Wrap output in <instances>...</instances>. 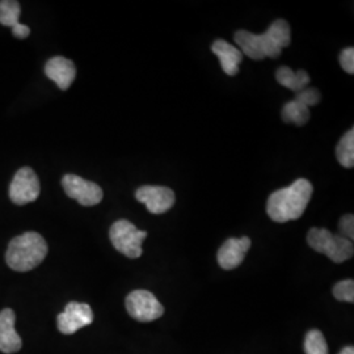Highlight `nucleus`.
I'll return each instance as SVG.
<instances>
[{
    "mask_svg": "<svg viewBox=\"0 0 354 354\" xmlns=\"http://www.w3.org/2000/svg\"><path fill=\"white\" fill-rule=\"evenodd\" d=\"M93 322V311L91 306L79 302H70L64 313L57 317V326L64 335H73Z\"/></svg>",
    "mask_w": 354,
    "mask_h": 354,
    "instance_id": "1a4fd4ad",
    "label": "nucleus"
},
{
    "mask_svg": "<svg viewBox=\"0 0 354 354\" xmlns=\"http://www.w3.org/2000/svg\"><path fill=\"white\" fill-rule=\"evenodd\" d=\"M307 243L314 251L327 254L336 264H342L353 256V241L335 235L327 228H311L307 234Z\"/></svg>",
    "mask_w": 354,
    "mask_h": 354,
    "instance_id": "20e7f679",
    "label": "nucleus"
},
{
    "mask_svg": "<svg viewBox=\"0 0 354 354\" xmlns=\"http://www.w3.org/2000/svg\"><path fill=\"white\" fill-rule=\"evenodd\" d=\"M295 100L304 102V105H307L310 108V106H314V105L319 104L320 93H319L317 88H304L297 93Z\"/></svg>",
    "mask_w": 354,
    "mask_h": 354,
    "instance_id": "412c9836",
    "label": "nucleus"
},
{
    "mask_svg": "<svg viewBox=\"0 0 354 354\" xmlns=\"http://www.w3.org/2000/svg\"><path fill=\"white\" fill-rule=\"evenodd\" d=\"M314 193L313 184L306 178L295 180L290 187L273 192L266 203V213L277 223L299 219Z\"/></svg>",
    "mask_w": 354,
    "mask_h": 354,
    "instance_id": "f03ea898",
    "label": "nucleus"
},
{
    "mask_svg": "<svg viewBox=\"0 0 354 354\" xmlns=\"http://www.w3.org/2000/svg\"><path fill=\"white\" fill-rule=\"evenodd\" d=\"M13 36L16 38H26L30 35V29L26 24H16L12 28Z\"/></svg>",
    "mask_w": 354,
    "mask_h": 354,
    "instance_id": "b1692460",
    "label": "nucleus"
},
{
    "mask_svg": "<svg viewBox=\"0 0 354 354\" xmlns=\"http://www.w3.org/2000/svg\"><path fill=\"white\" fill-rule=\"evenodd\" d=\"M235 42L248 58L261 61L264 58H279L283 48L291 42L290 26L279 19L268 28L263 35H253L247 30H239L235 35Z\"/></svg>",
    "mask_w": 354,
    "mask_h": 354,
    "instance_id": "f257e3e1",
    "label": "nucleus"
},
{
    "mask_svg": "<svg viewBox=\"0 0 354 354\" xmlns=\"http://www.w3.org/2000/svg\"><path fill=\"white\" fill-rule=\"evenodd\" d=\"M109 238L118 252L129 259H138L143 253L142 243L147 238V232L140 231L127 219H120L112 225Z\"/></svg>",
    "mask_w": 354,
    "mask_h": 354,
    "instance_id": "39448f33",
    "label": "nucleus"
},
{
    "mask_svg": "<svg viewBox=\"0 0 354 354\" xmlns=\"http://www.w3.org/2000/svg\"><path fill=\"white\" fill-rule=\"evenodd\" d=\"M339 354H354V348L353 346H346Z\"/></svg>",
    "mask_w": 354,
    "mask_h": 354,
    "instance_id": "393cba45",
    "label": "nucleus"
},
{
    "mask_svg": "<svg viewBox=\"0 0 354 354\" xmlns=\"http://www.w3.org/2000/svg\"><path fill=\"white\" fill-rule=\"evenodd\" d=\"M339 228L342 238L353 241L354 239V218L352 214H345L339 222Z\"/></svg>",
    "mask_w": 354,
    "mask_h": 354,
    "instance_id": "4be33fe9",
    "label": "nucleus"
},
{
    "mask_svg": "<svg viewBox=\"0 0 354 354\" xmlns=\"http://www.w3.org/2000/svg\"><path fill=\"white\" fill-rule=\"evenodd\" d=\"M212 51L219 58L223 71L230 76L236 75L239 73V64L243 61L241 51L227 41L216 39L212 45Z\"/></svg>",
    "mask_w": 354,
    "mask_h": 354,
    "instance_id": "4468645a",
    "label": "nucleus"
},
{
    "mask_svg": "<svg viewBox=\"0 0 354 354\" xmlns=\"http://www.w3.org/2000/svg\"><path fill=\"white\" fill-rule=\"evenodd\" d=\"M15 313L11 308L0 311V352L16 353L21 349L23 342L15 329Z\"/></svg>",
    "mask_w": 354,
    "mask_h": 354,
    "instance_id": "f8f14e48",
    "label": "nucleus"
},
{
    "mask_svg": "<svg viewBox=\"0 0 354 354\" xmlns=\"http://www.w3.org/2000/svg\"><path fill=\"white\" fill-rule=\"evenodd\" d=\"M336 158L345 168H353L354 165V130L345 133L336 146Z\"/></svg>",
    "mask_w": 354,
    "mask_h": 354,
    "instance_id": "f3484780",
    "label": "nucleus"
},
{
    "mask_svg": "<svg viewBox=\"0 0 354 354\" xmlns=\"http://www.w3.org/2000/svg\"><path fill=\"white\" fill-rule=\"evenodd\" d=\"M21 8L16 0H1L0 1V24L4 26H15L19 24Z\"/></svg>",
    "mask_w": 354,
    "mask_h": 354,
    "instance_id": "6ab92c4d",
    "label": "nucleus"
},
{
    "mask_svg": "<svg viewBox=\"0 0 354 354\" xmlns=\"http://www.w3.org/2000/svg\"><path fill=\"white\" fill-rule=\"evenodd\" d=\"M41 192L37 175L29 167H24L16 172L10 185V198L16 205H26L36 201Z\"/></svg>",
    "mask_w": 354,
    "mask_h": 354,
    "instance_id": "0eeeda50",
    "label": "nucleus"
},
{
    "mask_svg": "<svg viewBox=\"0 0 354 354\" xmlns=\"http://www.w3.org/2000/svg\"><path fill=\"white\" fill-rule=\"evenodd\" d=\"M306 354H328V345L324 335L319 329H311L307 332L304 339Z\"/></svg>",
    "mask_w": 354,
    "mask_h": 354,
    "instance_id": "a211bd4d",
    "label": "nucleus"
},
{
    "mask_svg": "<svg viewBox=\"0 0 354 354\" xmlns=\"http://www.w3.org/2000/svg\"><path fill=\"white\" fill-rule=\"evenodd\" d=\"M62 187L70 198H74L83 206H95L102 203L104 197V192L97 184L71 174L64 176Z\"/></svg>",
    "mask_w": 354,
    "mask_h": 354,
    "instance_id": "6e6552de",
    "label": "nucleus"
},
{
    "mask_svg": "<svg viewBox=\"0 0 354 354\" xmlns=\"http://www.w3.org/2000/svg\"><path fill=\"white\" fill-rule=\"evenodd\" d=\"M136 198L140 203H145L147 210L152 214L167 213L175 205L176 197L174 190L167 187H153L145 185L136 192Z\"/></svg>",
    "mask_w": 354,
    "mask_h": 354,
    "instance_id": "9d476101",
    "label": "nucleus"
},
{
    "mask_svg": "<svg viewBox=\"0 0 354 354\" xmlns=\"http://www.w3.org/2000/svg\"><path fill=\"white\" fill-rule=\"evenodd\" d=\"M282 120L286 124H294L297 127H304L310 120V111L308 106L304 105V102L298 100H291L283 105L282 109Z\"/></svg>",
    "mask_w": 354,
    "mask_h": 354,
    "instance_id": "dca6fc26",
    "label": "nucleus"
},
{
    "mask_svg": "<svg viewBox=\"0 0 354 354\" xmlns=\"http://www.w3.org/2000/svg\"><path fill=\"white\" fill-rule=\"evenodd\" d=\"M276 79L281 86L291 89L294 92H301L302 89L307 88V84L310 83V75L304 71L299 70L294 73L290 67H279L276 71Z\"/></svg>",
    "mask_w": 354,
    "mask_h": 354,
    "instance_id": "2eb2a0df",
    "label": "nucleus"
},
{
    "mask_svg": "<svg viewBox=\"0 0 354 354\" xmlns=\"http://www.w3.org/2000/svg\"><path fill=\"white\" fill-rule=\"evenodd\" d=\"M127 313L138 322H153L165 314V307L156 297L147 290L131 291L127 297Z\"/></svg>",
    "mask_w": 354,
    "mask_h": 354,
    "instance_id": "423d86ee",
    "label": "nucleus"
},
{
    "mask_svg": "<svg viewBox=\"0 0 354 354\" xmlns=\"http://www.w3.org/2000/svg\"><path fill=\"white\" fill-rule=\"evenodd\" d=\"M333 297L337 301L342 302H354V281L353 279H345L333 286Z\"/></svg>",
    "mask_w": 354,
    "mask_h": 354,
    "instance_id": "aec40b11",
    "label": "nucleus"
},
{
    "mask_svg": "<svg viewBox=\"0 0 354 354\" xmlns=\"http://www.w3.org/2000/svg\"><path fill=\"white\" fill-rule=\"evenodd\" d=\"M251 244L252 241L247 236H243L241 239L230 238L225 241L218 251V263L221 268L232 270L241 266L244 261L245 253L251 248Z\"/></svg>",
    "mask_w": 354,
    "mask_h": 354,
    "instance_id": "9b49d317",
    "label": "nucleus"
},
{
    "mask_svg": "<svg viewBox=\"0 0 354 354\" xmlns=\"http://www.w3.org/2000/svg\"><path fill=\"white\" fill-rule=\"evenodd\" d=\"M48 254V244L37 232H26L11 241L6 261L16 272H29L39 266Z\"/></svg>",
    "mask_w": 354,
    "mask_h": 354,
    "instance_id": "7ed1b4c3",
    "label": "nucleus"
},
{
    "mask_svg": "<svg viewBox=\"0 0 354 354\" xmlns=\"http://www.w3.org/2000/svg\"><path fill=\"white\" fill-rule=\"evenodd\" d=\"M340 64H342L344 71L348 74H354V49L353 48H346L342 51L340 54Z\"/></svg>",
    "mask_w": 354,
    "mask_h": 354,
    "instance_id": "5701e85b",
    "label": "nucleus"
},
{
    "mask_svg": "<svg viewBox=\"0 0 354 354\" xmlns=\"http://www.w3.org/2000/svg\"><path fill=\"white\" fill-rule=\"evenodd\" d=\"M45 74L62 91L70 88L74 83L76 68L74 62L64 57H54L45 66Z\"/></svg>",
    "mask_w": 354,
    "mask_h": 354,
    "instance_id": "ddd939ff",
    "label": "nucleus"
}]
</instances>
